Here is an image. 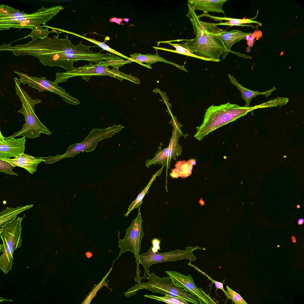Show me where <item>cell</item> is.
<instances>
[{
    "instance_id": "obj_1",
    "label": "cell",
    "mask_w": 304,
    "mask_h": 304,
    "mask_svg": "<svg viewBox=\"0 0 304 304\" xmlns=\"http://www.w3.org/2000/svg\"><path fill=\"white\" fill-rule=\"evenodd\" d=\"M189 18L192 26L194 38L186 40L181 45L198 56L208 61L219 62L226 50L221 41L216 35L219 28L215 23L200 20L192 5L188 2Z\"/></svg>"
},
{
    "instance_id": "obj_2",
    "label": "cell",
    "mask_w": 304,
    "mask_h": 304,
    "mask_svg": "<svg viewBox=\"0 0 304 304\" xmlns=\"http://www.w3.org/2000/svg\"><path fill=\"white\" fill-rule=\"evenodd\" d=\"M58 36L48 37L42 39L31 41L23 45L11 46L5 43L0 46V50L9 51L16 56L30 55L37 58L45 66H58L66 70L72 71L64 55L67 38H59Z\"/></svg>"
},
{
    "instance_id": "obj_3",
    "label": "cell",
    "mask_w": 304,
    "mask_h": 304,
    "mask_svg": "<svg viewBox=\"0 0 304 304\" xmlns=\"http://www.w3.org/2000/svg\"><path fill=\"white\" fill-rule=\"evenodd\" d=\"M254 110V106L246 107L229 102L218 106L212 105L206 109L203 122L197 127L194 137L201 140L210 132Z\"/></svg>"
},
{
    "instance_id": "obj_4",
    "label": "cell",
    "mask_w": 304,
    "mask_h": 304,
    "mask_svg": "<svg viewBox=\"0 0 304 304\" xmlns=\"http://www.w3.org/2000/svg\"><path fill=\"white\" fill-rule=\"evenodd\" d=\"M62 10V6L60 5L42 7L34 13L28 14L8 6L4 14L0 15V30H8L11 28L31 29L41 24L45 25Z\"/></svg>"
},
{
    "instance_id": "obj_5",
    "label": "cell",
    "mask_w": 304,
    "mask_h": 304,
    "mask_svg": "<svg viewBox=\"0 0 304 304\" xmlns=\"http://www.w3.org/2000/svg\"><path fill=\"white\" fill-rule=\"evenodd\" d=\"M16 94L20 98L22 105V108L18 112L23 114L25 123L22 129L15 132L7 138H15L22 136L26 138H35L39 137L41 133L50 135L52 132L40 121L34 111V106L41 102L39 99H33L21 87L20 79L14 78Z\"/></svg>"
},
{
    "instance_id": "obj_6",
    "label": "cell",
    "mask_w": 304,
    "mask_h": 304,
    "mask_svg": "<svg viewBox=\"0 0 304 304\" xmlns=\"http://www.w3.org/2000/svg\"><path fill=\"white\" fill-rule=\"evenodd\" d=\"M148 276V282L136 284L124 293L126 297L134 295L139 290L145 289L152 292L181 298L189 303L202 304L197 296L175 285L170 277L161 278L154 273H149Z\"/></svg>"
},
{
    "instance_id": "obj_7",
    "label": "cell",
    "mask_w": 304,
    "mask_h": 304,
    "mask_svg": "<svg viewBox=\"0 0 304 304\" xmlns=\"http://www.w3.org/2000/svg\"><path fill=\"white\" fill-rule=\"evenodd\" d=\"M24 217L17 216L0 229V238L4 249L0 256V268L5 274L12 268L14 251L21 245V223Z\"/></svg>"
},
{
    "instance_id": "obj_8",
    "label": "cell",
    "mask_w": 304,
    "mask_h": 304,
    "mask_svg": "<svg viewBox=\"0 0 304 304\" xmlns=\"http://www.w3.org/2000/svg\"><path fill=\"white\" fill-rule=\"evenodd\" d=\"M124 128V126L121 125H114L106 129H93L83 141L71 145L64 154L58 155L55 156L42 157V159L45 164H49L55 163L64 158H73L82 151H92L95 149L100 141L112 137Z\"/></svg>"
},
{
    "instance_id": "obj_9",
    "label": "cell",
    "mask_w": 304,
    "mask_h": 304,
    "mask_svg": "<svg viewBox=\"0 0 304 304\" xmlns=\"http://www.w3.org/2000/svg\"><path fill=\"white\" fill-rule=\"evenodd\" d=\"M108 76L116 78L121 81L124 79L134 82L135 77L131 75H127L120 72L118 68L109 69L108 66L102 64L100 62L98 64L88 65L76 68L74 70L69 73L56 72L54 83L57 84L63 82H66L70 77L76 76H80L83 79L88 81L91 76Z\"/></svg>"
},
{
    "instance_id": "obj_10",
    "label": "cell",
    "mask_w": 304,
    "mask_h": 304,
    "mask_svg": "<svg viewBox=\"0 0 304 304\" xmlns=\"http://www.w3.org/2000/svg\"><path fill=\"white\" fill-rule=\"evenodd\" d=\"M140 207L141 205H140L138 208L137 216L133 220L129 227L126 230V233L124 238L121 239L119 238V234L118 235V247L121 249L118 257L123 253L127 251H130L134 254L137 263L136 276L134 280L138 283H140L142 279L140 276L141 271L139 267L140 264L139 252L141 249L142 239L144 235L142 230V224L143 220L140 212Z\"/></svg>"
},
{
    "instance_id": "obj_11",
    "label": "cell",
    "mask_w": 304,
    "mask_h": 304,
    "mask_svg": "<svg viewBox=\"0 0 304 304\" xmlns=\"http://www.w3.org/2000/svg\"><path fill=\"white\" fill-rule=\"evenodd\" d=\"M201 249L200 247H186L184 250L176 249L173 251L161 253L153 251L151 246L148 251L141 254L139 256L140 264L144 267L145 272L143 279H146L149 273L150 267L153 264L167 262L175 261L185 259H189L190 262L195 261L196 257L193 254L196 250Z\"/></svg>"
},
{
    "instance_id": "obj_12",
    "label": "cell",
    "mask_w": 304,
    "mask_h": 304,
    "mask_svg": "<svg viewBox=\"0 0 304 304\" xmlns=\"http://www.w3.org/2000/svg\"><path fill=\"white\" fill-rule=\"evenodd\" d=\"M15 72L20 77L22 83L27 84L29 87L38 91L39 92L45 91L55 93L61 97L65 102L69 104L77 105L80 104L79 100L71 96L64 89L53 82L46 79L45 77H37L30 76L26 74L15 71Z\"/></svg>"
},
{
    "instance_id": "obj_13",
    "label": "cell",
    "mask_w": 304,
    "mask_h": 304,
    "mask_svg": "<svg viewBox=\"0 0 304 304\" xmlns=\"http://www.w3.org/2000/svg\"><path fill=\"white\" fill-rule=\"evenodd\" d=\"M165 273L175 285L197 296L202 304L216 303L201 288L196 286L191 275L186 276L174 271H166Z\"/></svg>"
},
{
    "instance_id": "obj_14",
    "label": "cell",
    "mask_w": 304,
    "mask_h": 304,
    "mask_svg": "<svg viewBox=\"0 0 304 304\" xmlns=\"http://www.w3.org/2000/svg\"><path fill=\"white\" fill-rule=\"evenodd\" d=\"M25 138L23 137L16 139L7 138L3 137L0 132V158H15L24 153L26 141Z\"/></svg>"
},
{
    "instance_id": "obj_15",
    "label": "cell",
    "mask_w": 304,
    "mask_h": 304,
    "mask_svg": "<svg viewBox=\"0 0 304 304\" xmlns=\"http://www.w3.org/2000/svg\"><path fill=\"white\" fill-rule=\"evenodd\" d=\"M251 32L246 33L238 29H233L230 31H226L219 28L216 36L222 42L226 52L222 58H225L229 53H231L246 59L249 57V56L243 54L239 53L234 52L230 49L233 45L237 42H239L243 39H246L248 35L251 34Z\"/></svg>"
},
{
    "instance_id": "obj_16",
    "label": "cell",
    "mask_w": 304,
    "mask_h": 304,
    "mask_svg": "<svg viewBox=\"0 0 304 304\" xmlns=\"http://www.w3.org/2000/svg\"><path fill=\"white\" fill-rule=\"evenodd\" d=\"M171 140L169 146L165 149L159 152L156 154L155 157L146 163L147 166L153 164L161 163L163 164L168 163L170 159L181 154V148L178 143V138L181 135L175 132Z\"/></svg>"
},
{
    "instance_id": "obj_17",
    "label": "cell",
    "mask_w": 304,
    "mask_h": 304,
    "mask_svg": "<svg viewBox=\"0 0 304 304\" xmlns=\"http://www.w3.org/2000/svg\"><path fill=\"white\" fill-rule=\"evenodd\" d=\"M0 158L10 162L14 167L17 166L23 167L31 174L37 171L39 164L44 162L41 159L24 153L14 159Z\"/></svg>"
},
{
    "instance_id": "obj_18",
    "label": "cell",
    "mask_w": 304,
    "mask_h": 304,
    "mask_svg": "<svg viewBox=\"0 0 304 304\" xmlns=\"http://www.w3.org/2000/svg\"><path fill=\"white\" fill-rule=\"evenodd\" d=\"M130 59L133 62H136L149 68L151 69L150 66L155 62H162L173 65L180 69L188 72L184 66H180L172 62L167 61L157 53L152 55L150 54H143L139 53H134L130 55Z\"/></svg>"
},
{
    "instance_id": "obj_19",
    "label": "cell",
    "mask_w": 304,
    "mask_h": 304,
    "mask_svg": "<svg viewBox=\"0 0 304 304\" xmlns=\"http://www.w3.org/2000/svg\"><path fill=\"white\" fill-rule=\"evenodd\" d=\"M227 0H189L188 2L192 6L194 10H200L204 13L209 12L221 13L224 14L222 6Z\"/></svg>"
},
{
    "instance_id": "obj_20",
    "label": "cell",
    "mask_w": 304,
    "mask_h": 304,
    "mask_svg": "<svg viewBox=\"0 0 304 304\" xmlns=\"http://www.w3.org/2000/svg\"><path fill=\"white\" fill-rule=\"evenodd\" d=\"M228 76L229 77L231 83L235 85L237 88L240 91L242 98L246 101V104L244 106L246 107H250L249 104L251 99L259 95H263L266 97L269 96L272 92L276 90V88L274 86L269 90L263 92H260L257 90L254 91L246 88L239 84L236 79L233 76L229 74Z\"/></svg>"
},
{
    "instance_id": "obj_21",
    "label": "cell",
    "mask_w": 304,
    "mask_h": 304,
    "mask_svg": "<svg viewBox=\"0 0 304 304\" xmlns=\"http://www.w3.org/2000/svg\"><path fill=\"white\" fill-rule=\"evenodd\" d=\"M200 18L203 17H207L210 18L211 19L214 20L215 21H221L222 20H227V22H221L219 23H215L217 26V25H227L233 26H240L244 24L254 23L258 24L260 26L262 25V23L260 22H257L253 20L254 18L252 19H237L227 17H221L215 16L210 15L208 13H203L201 15H198Z\"/></svg>"
},
{
    "instance_id": "obj_22",
    "label": "cell",
    "mask_w": 304,
    "mask_h": 304,
    "mask_svg": "<svg viewBox=\"0 0 304 304\" xmlns=\"http://www.w3.org/2000/svg\"><path fill=\"white\" fill-rule=\"evenodd\" d=\"M33 205V204H31L15 208H6L0 213V227H1L7 223L13 220L18 214L30 209Z\"/></svg>"
},
{
    "instance_id": "obj_23",
    "label": "cell",
    "mask_w": 304,
    "mask_h": 304,
    "mask_svg": "<svg viewBox=\"0 0 304 304\" xmlns=\"http://www.w3.org/2000/svg\"><path fill=\"white\" fill-rule=\"evenodd\" d=\"M193 166L187 161H178L175 165V168L172 170L170 176L173 178H177L179 177L186 178L191 174Z\"/></svg>"
},
{
    "instance_id": "obj_24",
    "label": "cell",
    "mask_w": 304,
    "mask_h": 304,
    "mask_svg": "<svg viewBox=\"0 0 304 304\" xmlns=\"http://www.w3.org/2000/svg\"><path fill=\"white\" fill-rule=\"evenodd\" d=\"M156 176L155 175L152 177L148 184L142 191L137 198L129 205L128 211L125 215V216H128L129 214L131 211L137 208H138L140 205H141L144 197L146 194L148 193L149 188L155 179Z\"/></svg>"
},
{
    "instance_id": "obj_25",
    "label": "cell",
    "mask_w": 304,
    "mask_h": 304,
    "mask_svg": "<svg viewBox=\"0 0 304 304\" xmlns=\"http://www.w3.org/2000/svg\"><path fill=\"white\" fill-rule=\"evenodd\" d=\"M48 28L43 29L41 25L35 26L31 29L32 31L29 34L17 40L30 37L32 41H35L39 38L41 39H44L47 37L49 34L56 32L53 30H49Z\"/></svg>"
},
{
    "instance_id": "obj_26",
    "label": "cell",
    "mask_w": 304,
    "mask_h": 304,
    "mask_svg": "<svg viewBox=\"0 0 304 304\" xmlns=\"http://www.w3.org/2000/svg\"><path fill=\"white\" fill-rule=\"evenodd\" d=\"M167 43L171 45L174 47L175 50H173L162 47H153L155 49L177 53L207 61L206 59L204 58L196 56L191 52L189 50L182 46L180 44L171 43L169 42Z\"/></svg>"
},
{
    "instance_id": "obj_27",
    "label": "cell",
    "mask_w": 304,
    "mask_h": 304,
    "mask_svg": "<svg viewBox=\"0 0 304 304\" xmlns=\"http://www.w3.org/2000/svg\"><path fill=\"white\" fill-rule=\"evenodd\" d=\"M66 32L70 34H73L75 36H77V37H80L83 39H85L88 41L91 42L95 44L98 45L99 47L102 49L103 50L107 51L108 52H110L111 53H112L118 56H119L121 57H123L124 58L127 59H129V58L125 55H123L121 53L117 52L115 50L109 47L108 45L104 43L100 42L97 40H96L94 39H92L90 38H88L85 37L84 36L81 35L77 33L73 32H72L67 31H66L63 30V31Z\"/></svg>"
},
{
    "instance_id": "obj_28",
    "label": "cell",
    "mask_w": 304,
    "mask_h": 304,
    "mask_svg": "<svg viewBox=\"0 0 304 304\" xmlns=\"http://www.w3.org/2000/svg\"><path fill=\"white\" fill-rule=\"evenodd\" d=\"M149 298L155 300L157 301H161L166 303L173 304H188L189 303L184 299L179 297H174L171 295H166L164 296L160 297L152 295L145 294L144 296Z\"/></svg>"
},
{
    "instance_id": "obj_29",
    "label": "cell",
    "mask_w": 304,
    "mask_h": 304,
    "mask_svg": "<svg viewBox=\"0 0 304 304\" xmlns=\"http://www.w3.org/2000/svg\"><path fill=\"white\" fill-rule=\"evenodd\" d=\"M289 99L287 98L278 97L273 99L255 106L254 107L255 109H256L258 108L274 107L278 106H281L286 105Z\"/></svg>"
},
{
    "instance_id": "obj_30",
    "label": "cell",
    "mask_w": 304,
    "mask_h": 304,
    "mask_svg": "<svg viewBox=\"0 0 304 304\" xmlns=\"http://www.w3.org/2000/svg\"><path fill=\"white\" fill-rule=\"evenodd\" d=\"M226 287L227 292L233 303L235 304H247L239 294L232 289L228 286H226Z\"/></svg>"
},
{
    "instance_id": "obj_31",
    "label": "cell",
    "mask_w": 304,
    "mask_h": 304,
    "mask_svg": "<svg viewBox=\"0 0 304 304\" xmlns=\"http://www.w3.org/2000/svg\"><path fill=\"white\" fill-rule=\"evenodd\" d=\"M190 266L194 267L195 270H197L198 272L200 273L201 274L206 276L208 278L210 279L213 284H215V286L217 289H220L222 290L226 296L227 297V300L230 299V298L228 294L227 291H226L224 289L223 285L222 283L216 281L212 279L210 276H208L206 273L202 271L199 269L197 267L191 264V262H190L188 264Z\"/></svg>"
},
{
    "instance_id": "obj_32",
    "label": "cell",
    "mask_w": 304,
    "mask_h": 304,
    "mask_svg": "<svg viewBox=\"0 0 304 304\" xmlns=\"http://www.w3.org/2000/svg\"><path fill=\"white\" fill-rule=\"evenodd\" d=\"M132 62H133V61L129 59L127 60H124L123 59H121L102 61L100 62L102 64L108 66H110L113 68H118L119 67L123 66L126 64L130 63Z\"/></svg>"
},
{
    "instance_id": "obj_33",
    "label": "cell",
    "mask_w": 304,
    "mask_h": 304,
    "mask_svg": "<svg viewBox=\"0 0 304 304\" xmlns=\"http://www.w3.org/2000/svg\"><path fill=\"white\" fill-rule=\"evenodd\" d=\"M14 167L10 162L0 158V172H3L11 175L18 176V174L12 170V168Z\"/></svg>"
},
{
    "instance_id": "obj_34",
    "label": "cell",
    "mask_w": 304,
    "mask_h": 304,
    "mask_svg": "<svg viewBox=\"0 0 304 304\" xmlns=\"http://www.w3.org/2000/svg\"><path fill=\"white\" fill-rule=\"evenodd\" d=\"M257 31H255L253 33L251 36V38L250 40L247 41V44L248 45V48H247V51L248 52L250 50L251 48L253 45L254 43V41L255 40V38L256 37V34H257Z\"/></svg>"
},
{
    "instance_id": "obj_35",
    "label": "cell",
    "mask_w": 304,
    "mask_h": 304,
    "mask_svg": "<svg viewBox=\"0 0 304 304\" xmlns=\"http://www.w3.org/2000/svg\"><path fill=\"white\" fill-rule=\"evenodd\" d=\"M123 19L121 18H117L116 17L111 18L109 20L110 22H115L119 25H121V23L123 21Z\"/></svg>"
},
{
    "instance_id": "obj_36",
    "label": "cell",
    "mask_w": 304,
    "mask_h": 304,
    "mask_svg": "<svg viewBox=\"0 0 304 304\" xmlns=\"http://www.w3.org/2000/svg\"><path fill=\"white\" fill-rule=\"evenodd\" d=\"M187 162L188 163L190 164L191 165H195L196 164V161L194 159H190Z\"/></svg>"
},
{
    "instance_id": "obj_37",
    "label": "cell",
    "mask_w": 304,
    "mask_h": 304,
    "mask_svg": "<svg viewBox=\"0 0 304 304\" xmlns=\"http://www.w3.org/2000/svg\"><path fill=\"white\" fill-rule=\"evenodd\" d=\"M86 254L87 257L88 258L91 257L92 255V254L88 251L86 253Z\"/></svg>"
},
{
    "instance_id": "obj_38",
    "label": "cell",
    "mask_w": 304,
    "mask_h": 304,
    "mask_svg": "<svg viewBox=\"0 0 304 304\" xmlns=\"http://www.w3.org/2000/svg\"><path fill=\"white\" fill-rule=\"evenodd\" d=\"M304 219L303 218H301L298 221V223L299 224L301 225L303 223Z\"/></svg>"
},
{
    "instance_id": "obj_39",
    "label": "cell",
    "mask_w": 304,
    "mask_h": 304,
    "mask_svg": "<svg viewBox=\"0 0 304 304\" xmlns=\"http://www.w3.org/2000/svg\"><path fill=\"white\" fill-rule=\"evenodd\" d=\"M251 34L250 35H248L246 36V39L247 41H248L250 40L251 37V36H250L251 35Z\"/></svg>"
},
{
    "instance_id": "obj_40",
    "label": "cell",
    "mask_w": 304,
    "mask_h": 304,
    "mask_svg": "<svg viewBox=\"0 0 304 304\" xmlns=\"http://www.w3.org/2000/svg\"><path fill=\"white\" fill-rule=\"evenodd\" d=\"M202 200V199H201V200H200L199 203L201 205H204V202Z\"/></svg>"
},
{
    "instance_id": "obj_41",
    "label": "cell",
    "mask_w": 304,
    "mask_h": 304,
    "mask_svg": "<svg viewBox=\"0 0 304 304\" xmlns=\"http://www.w3.org/2000/svg\"><path fill=\"white\" fill-rule=\"evenodd\" d=\"M123 20H124L126 22H128L129 21V19L128 18H124L123 19Z\"/></svg>"
},
{
    "instance_id": "obj_42",
    "label": "cell",
    "mask_w": 304,
    "mask_h": 304,
    "mask_svg": "<svg viewBox=\"0 0 304 304\" xmlns=\"http://www.w3.org/2000/svg\"><path fill=\"white\" fill-rule=\"evenodd\" d=\"M297 208H300V205H297Z\"/></svg>"
}]
</instances>
